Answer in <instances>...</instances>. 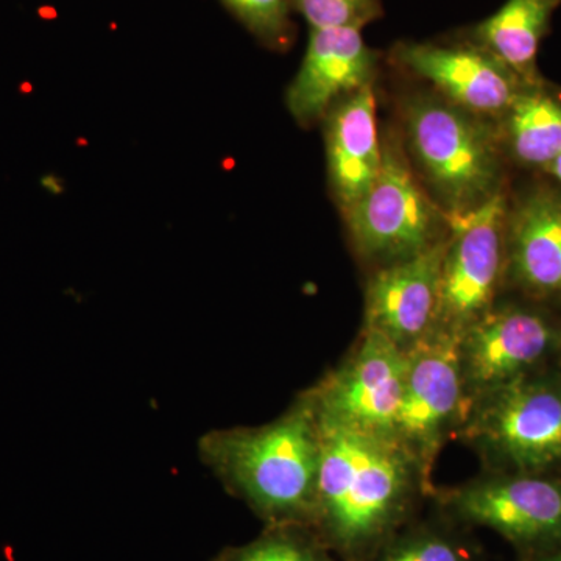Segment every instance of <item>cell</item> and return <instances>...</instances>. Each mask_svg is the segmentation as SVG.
I'll list each match as a JSON object with an SVG mask.
<instances>
[{
  "label": "cell",
  "instance_id": "obj_12",
  "mask_svg": "<svg viewBox=\"0 0 561 561\" xmlns=\"http://www.w3.org/2000/svg\"><path fill=\"white\" fill-rule=\"evenodd\" d=\"M446 238L416 256L386 265L373 276L365 305V330L378 332L408 353L431 334L437 319Z\"/></svg>",
  "mask_w": 561,
  "mask_h": 561
},
{
  "label": "cell",
  "instance_id": "obj_5",
  "mask_svg": "<svg viewBox=\"0 0 561 561\" xmlns=\"http://www.w3.org/2000/svg\"><path fill=\"white\" fill-rule=\"evenodd\" d=\"M468 437L513 470L561 465V382L524 376L483 394L472 409Z\"/></svg>",
  "mask_w": 561,
  "mask_h": 561
},
{
  "label": "cell",
  "instance_id": "obj_18",
  "mask_svg": "<svg viewBox=\"0 0 561 561\" xmlns=\"http://www.w3.org/2000/svg\"><path fill=\"white\" fill-rule=\"evenodd\" d=\"M453 519L437 526H405L367 561H478V549Z\"/></svg>",
  "mask_w": 561,
  "mask_h": 561
},
{
  "label": "cell",
  "instance_id": "obj_2",
  "mask_svg": "<svg viewBox=\"0 0 561 561\" xmlns=\"http://www.w3.org/2000/svg\"><path fill=\"white\" fill-rule=\"evenodd\" d=\"M198 457L265 526H311L321 435L309 394L264 426L209 431L198 440Z\"/></svg>",
  "mask_w": 561,
  "mask_h": 561
},
{
  "label": "cell",
  "instance_id": "obj_14",
  "mask_svg": "<svg viewBox=\"0 0 561 561\" xmlns=\"http://www.w3.org/2000/svg\"><path fill=\"white\" fill-rule=\"evenodd\" d=\"M324 119L331 187L345 214L370 191L381 171L382 140L373 84L335 103Z\"/></svg>",
  "mask_w": 561,
  "mask_h": 561
},
{
  "label": "cell",
  "instance_id": "obj_23",
  "mask_svg": "<svg viewBox=\"0 0 561 561\" xmlns=\"http://www.w3.org/2000/svg\"><path fill=\"white\" fill-rule=\"evenodd\" d=\"M545 171L561 184V154L551 164L546 165Z\"/></svg>",
  "mask_w": 561,
  "mask_h": 561
},
{
  "label": "cell",
  "instance_id": "obj_20",
  "mask_svg": "<svg viewBox=\"0 0 561 561\" xmlns=\"http://www.w3.org/2000/svg\"><path fill=\"white\" fill-rule=\"evenodd\" d=\"M262 46L287 50L294 43L291 0H220Z\"/></svg>",
  "mask_w": 561,
  "mask_h": 561
},
{
  "label": "cell",
  "instance_id": "obj_16",
  "mask_svg": "<svg viewBox=\"0 0 561 561\" xmlns=\"http://www.w3.org/2000/svg\"><path fill=\"white\" fill-rule=\"evenodd\" d=\"M560 7L561 0H505L491 16L465 31L461 38L490 51L526 87L538 88V54Z\"/></svg>",
  "mask_w": 561,
  "mask_h": 561
},
{
  "label": "cell",
  "instance_id": "obj_21",
  "mask_svg": "<svg viewBox=\"0 0 561 561\" xmlns=\"http://www.w3.org/2000/svg\"><path fill=\"white\" fill-rule=\"evenodd\" d=\"M311 31L319 28H357L383 16L382 0H291Z\"/></svg>",
  "mask_w": 561,
  "mask_h": 561
},
{
  "label": "cell",
  "instance_id": "obj_3",
  "mask_svg": "<svg viewBox=\"0 0 561 561\" xmlns=\"http://www.w3.org/2000/svg\"><path fill=\"white\" fill-rule=\"evenodd\" d=\"M405 153L446 214L467 213L501 190V136L489 119L431 95L402 106Z\"/></svg>",
  "mask_w": 561,
  "mask_h": 561
},
{
  "label": "cell",
  "instance_id": "obj_7",
  "mask_svg": "<svg viewBox=\"0 0 561 561\" xmlns=\"http://www.w3.org/2000/svg\"><path fill=\"white\" fill-rule=\"evenodd\" d=\"M443 508L460 526L496 531L526 559L561 546V482L552 479H483L453 491Z\"/></svg>",
  "mask_w": 561,
  "mask_h": 561
},
{
  "label": "cell",
  "instance_id": "obj_13",
  "mask_svg": "<svg viewBox=\"0 0 561 561\" xmlns=\"http://www.w3.org/2000/svg\"><path fill=\"white\" fill-rule=\"evenodd\" d=\"M378 51L357 28L311 31L305 58L287 91V106L300 125L324 119L332 106L375 83Z\"/></svg>",
  "mask_w": 561,
  "mask_h": 561
},
{
  "label": "cell",
  "instance_id": "obj_10",
  "mask_svg": "<svg viewBox=\"0 0 561 561\" xmlns=\"http://www.w3.org/2000/svg\"><path fill=\"white\" fill-rule=\"evenodd\" d=\"M390 57L431 83L446 102L483 119H502L529 88L490 51L461 36L451 43L401 41Z\"/></svg>",
  "mask_w": 561,
  "mask_h": 561
},
{
  "label": "cell",
  "instance_id": "obj_9",
  "mask_svg": "<svg viewBox=\"0 0 561 561\" xmlns=\"http://www.w3.org/2000/svg\"><path fill=\"white\" fill-rule=\"evenodd\" d=\"M408 368V351L365 330L350 362L308 394L321 420L393 435Z\"/></svg>",
  "mask_w": 561,
  "mask_h": 561
},
{
  "label": "cell",
  "instance_id": "obj_6",
  "mask_svg": "<svg viewBox=\"0 0 561 561\" xmlns=\"http://www.w3.org/2000/svg\"><path fill=\"white\" fill-rule=\"evenodd\" d=\"M507 213L500 191L478 208L446 214L448 238L432 331L461 335L493 306L505 262Z\"/></svg>",
  "mask_w": 561,
  "mask_h": 561
},
{
  "label": "cell",
  "instance_id": "obj_1",
  "mask_svg": "<svg viewBox=\"0 0 561 561\" xmlns=\"http://www.w3.org/2000/svg\"><path fill=\"white\" fill-rule=\"evenodd\" d=\"M319 424L320 476L309 527L339 561H367L411 522L420 467L393 435L320 416Z\"/></svg>",
  "mask_w": 561,
  "mask_h": 561
},
{
  "label": "cell",
  "instance_id": "obj_4",
  "mask_svg": "<svg viewBox=\"0 0 561 561\" xmlns=\"http://www.w3.org/2000/svg\"><path fill=\"white\" fill-rule=\"evenodd\" d=\"M356 250L386 265L416 256L448 236V217L416 179L401 140L382 142V165L370 191L345 213Z\"/></svg>",
  "mask_w": 561,
  "mask_h": 561
},
{
  "label": "cell",
  "instance_id": "obj_8",
  "mask_svg": "<svg viewBox=\"0 0 561 561\" xmlns=\"http://www.w3.org/2000/svg\"><path fill=\"white\" fill-rule=\"evenodd\" d=\"M459 334L432 331L409 351V368L393 437L424 471L467 404Z\"/></svg>",
  "mask_w": 561,
  "mask_h": 561
},
{
  "label": "cell",
  "instance_id": "obj_15",
  "mask_svg": "<svg viewBox=\"0 0 561 561\" xmlns=\"http://www.w3.org/2000/svg\"><path fill=\"white\" fill-rule=\"evenodd\" d=\"M505 261L523 289L561 297V192L538 187L508 208Z\"/></svg>",
  "mask_w": 561,
  "mask_h": 561
},
{
  "label": "cell",
  "instance_id": "obj_19",
  "mask_svg": "<svg viewBox=\"0 0 561 561\" xmlns=\"http://www.w3.org/2000/svg\"><path fill=\"white\" fill-rule=\"evenodd\" d=\"M209 561H339L308 526H267L245 545L221 549Z\"/></svg>",
  "mask_w": 561,
  "mask_h": 561
},
{
  "label": "cell",
  "instance_id": "obj_22",
  "mask_svg": "<svg viewBox=\"0 0 561 561\" xmlns=\"http://www.w3.org/2000/svg\"><path fill=\"white\" fill-rule=\"evenodd\" d=\"M524 561H561V546L540 556L527 557Z\"/></svg>",
  "mask_w": 561,
  "mask_h": 561
},
{
  "label": "cell",
  "instance_id": "obj_17",
  "mask_svg": "<svg viewBox=\"0 0 561 561\" xmlns=\"http://www.w3.org/2000/svg\"><path fill=\"white\" fill-rule=\"evenodd\" d=\"M500 136L519 164L545 169L561 154V99L527 88L502 117Z\"/></svg>",
  "mask_w": 561,
  "mask_h": 561
},
{
  "label": "cell",
  "instance_id": "obj_11",
  "mask_svg": "<svg viewBox=\"0 0 561 561\" xmlns=\"http://www.w3.org/2000/svg\"><path fill=\"white\" fill-rule=\"evenodd\" d=\"M557 341L559 332L541 313L491 306L460 337L467 402L527 376Z\"/></svg>",
  "mask_w": 561,
  "mask_h": 561
}]
</instances>
